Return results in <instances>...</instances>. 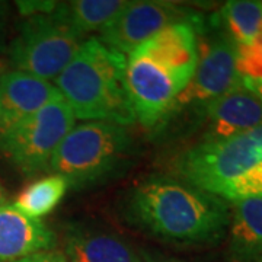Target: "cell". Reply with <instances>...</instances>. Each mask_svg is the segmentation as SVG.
I'll list each match as a JSON object with an SVG mask.
<instances>
[{
	"mask_svg": "<svg viewBox=\"0 0 262 262\" xmlns=\"http://www.w3.org/2000/svg\"><path fill=\"white\" fill-rule=\"evenodd\" d=\"M227 35L236 46H248L262 37V2L232 0L220 10Z\"/></svg>",
	"mask_w": 262,
	"mask_h": 262,
	"instance_id": "obj_18",
	"label": "cell"
},
{
	"mask_svg": "<svg viewBox=\"0 0 262 262\" xmlns=\"http://www.w3.org/2000/svg\"><path fill=\"white\" fill-rule=\"evenodd\" d=\"M83 41L51 13L25 16L9 46L10 61L19 72L56 79Z\"/></svg>",
	"mask_w": 262,
	"mask_h": 262,
	"instance_id": "obj_6",
	"label": "cell"
},
{
	"mask_svg": "<svg viewBox=\"0 0 262 262\" xmlns=\"http://www.w3.org/2000/svg\"><path fill=\"white\" fill-rule=\"evenodd\" d=\"M128 215L165 242L184 246L219 242L230 223L225 200L181 179L153 177L131 192Z\"/></svg>",
	"mask_w": 262,
	"mask_h": 262,
	"instance_id": "obj_1",
	"label": "cell"
},
{
	"mask_svg": "<svg viewBox=\"0 0 262 262\" xmlns=\"http://www.w3.org/2000/svg\"><path fill=\"white\" fill-rule=\"evenodd\" d=\"M217 196L225 200L226 203H234L251 196H262V162L241 178L230 182Z\"/></svg>",
	"mask_w": 262,
	"mask_h": 262,
	"instance_id": "obj_19",
	"label": "cell"
},
{
	"mask_svg": "<svg viewBox=\"0 0 262 262\" xmlns=\"http://www.w3.org/2000/svg\"><path fill=\"white\" fill-rule=\"evenodd\" d=\"M241 88L262 102V79L242 76L241 77Z\"/></svg>",
	"mask_w": 262,
	"mask_h": 262,
	"instance_id": "obj_22",
	"label": "cell"
},
{
	"mask_svg": "<svg viewBox=\"0 0 262 262\" xmlns=\"http://www.w3.org/2000/svg\"><path fill=\"white\" fill-rule=\"evenodd\" d=\"M133 140L125 127L103 121L75 125L51 159L53 173L70 185L84 187L108 179L130 158Z\"/></svg>",
	"mask_w": 262,
	"mask_h": 262,
	"instance_id": "obj_3",
	"label": "cell"
},
{
	"mask_svg": "<svg viewBox=\"0 0 262 262\" xmlns=\"http://www.w3.org/2000/svg\"><path fill=\"white\" fill-rule=\"evenodd\" d=\"M125 70L124 54L98 38H89L57 76L56 86L76 118L127 127L134 124L136 117Z\"/></svg>",
	"mask_w": 262,
	"mask_h": 262,
	"instance_id": "obj_2",
	"label": "cell"
},
{
	"mask_svg": "<svg viewBox=\"0 0 262 262\" xmlns=\"http://www.w3.org/2000/svg\"><path fill=\"white\" fill-rule=\"evenodd\" d=\"M204 114L206 140L227 139L262 125V102L242 88L206 103Z\"/></svg>",
	"mask_w": 262,
	"mask_h": 262,
	"instance_id": "obj_13",
	"label": "cell"
},
{
	"mask_svg": "<svg viewBox=\"0 0 262 262\" xmlns=\"http://www.w3.org/2000/svg\"><path fill=\"white\" fill-rule=\"evenodd\" d=\"M189 12L166 2H128L101 31L98 38L106 47L130 54L150 37L179 22H191Z\"/></svg>",
	"mask_w": 262,
	"mask_h": 262,
	"instance_id": "obj_8",
	"label": "cell"
},
{
	"mask_svg": "<svg viewBox=\"0 0 262 262\" xmlns=\"http://www.w3.org/2000/svg\"><path fill=\"white\" fill-rule=\"evenodd\" d=\"M13 262H67L64 253L58 251H44V252L32 253L29 256L20 258L18 261Z\"/></svg>",
	"mask_w": 262,
	"mask_h": 262,
	"instance_id": "obj_21",
	"label": "cell"
},
{
	"mask_svg": "<svg viewBox=\"0 0 262 262\" xmlns=\"http://www.w3.org/2000/svg\"><path fill=\"white\" fill-rule=\"evenodd\" d=\"M57 237L41 220L31 219L13 204L0 206V262H13L32 253L53 251Z\"/></svg>",
	"mask_w": 262,
	"mask_h": 262,
	"instance_id": "obj_12",
	"label": "cell"
},
{
	"mask_svg": "<svg viewBox=\"0 0 262 262\" xmlns=\"http://www.w3.org/2000/svg\"><path fill=\"white\" fill-rule=\"evenodd\" d=\"M8 18H9V5L6 2H0V48L3 47L5 42Z\"/></svg>",
	"mask_w": 262,
	"mask_h": 262,
	"instance_id": "obj_23",
	"label": "cell"
},
{
	"mask_svg": "<svg viewBox=\"0 0 262 262\" xmlns=\"http://www.w3.org/2000/svg\"><path fill=\"white\" fill-rule=\"evenodd\" d=\"M127 3L122 0L61 2L56 3L51 15L84 39L91 32H101Z\"/></svg>",
	"mask_w": 262,
	"mask_h": 262,
	"instance_id": "obj_16",
	"label": "cell"
},
{
	"mask_svg": "<svg viewBox=\"0 0 262 262\" xmlns=\"http://www.w3.org/2000/svg\"><path fill=\"white\" fill-rule=\"evenodd\" d=\"M144 262H182V261H177V259H153V258H149V259H144Z\"/></svg>",
	"mask_w": 262,
	"mask_h": 262,
	"instance_id": "obj_25",
	"label": "cell"
},
{
	"mask_svg": "<svg viewBox=\"0 0 262 262\" xmlns=\"http://www.w3.org/2000/svg\"><path fill=\"white\" fill-rule=\"evenodd\" d=\"M61 98L50 80L19 70L0 76V131Z\"/></svg>",
	"mask_w": 262,
	"mask_h": 262,
	"instance_id": "obj_11",
	"label": "cell"
},
{
	"mask_svg": "<svg viewBox=\"0 0 262 262\" xmlns=\"http://www.w3.org/2000/svg\"><path fill=\"white\" fill-rule=\"evenodd\" d=\"M63 253L67 262H144L120 237L79 229L67 233Z\"/></svg>",
	"mask_w": 262,
	"mask_h": 262,
	"instance_id": "obj_15",
	"label": "cell"
},
{
	"mask_svg": "<svg viewBox=\"0 0 262 262\" xmlns=\"http://www.w3.org/2000/svg\"><path fill=\"white\" fill-rule=\"evenodd\" d=\"M125 76L136 121L146 128L166 121L179 95L172 79L155 63L139 57L127 60Z\"/></svg>",
	"mask_w": 262,
	"mask_h": 262,
	"instance_id": "obj_9",
	"label": "cell"
},
{
	"mask_svg": "<svg viewBox=\"0 0 262 262\" xmlns=\"http://www.w3.org/2000/svg\"><path fill=\"white\" fill-rule=\"evenodd\" d=\"M2 72H3V63L0 61V73H2Z\"/></svg>",
	"mask_w": 262,
	"mask_h": 262,
	"instance_id": "obj_26",
	"label": "cell"
},
{
	"mask_svg": "<svg viewBox=\"0 0 262 262\" xmlns=\"http://www.w3.org/2000/svg\"><path fill=\"white\" fill-rule=\"evenodd\" d=\"M128 56L155 63L172 79L181 94L191 82L198 63L195 28L191 22L173 24L150 37Z\"/></svg>",
	"mask_w": 262,
	"mask_h": 262,
	"instance_id": "obj_10",
	"label": "cell"
},
{
	"mask_svg": "<svg viewBox=\"0 0 262 262\" xmlns=\"http://www.w3.org/2000/svg\"><path fill=\"white\" fill-rule=\"evenodd\" d=\"M237 72L262 79V37L248 46H237Z\"/></svg>",
	"mask_w": 262,
	"mask_h": 262,
	"instance_id": "obj_20",
	"label": "cell"
},
{
	"mask_svg": "<svg viewBox=\"0 0 262 262\" xmlns=\"http://www.w3.org/2000/svg\"><path fill=\"white\" fill-rule=\"evenodd\" d=\"M69 187L70 184L64 177L48 175L29 184L15 200L13 207L22 214L39 220L60 204Z\"/></svg>",
	"mask_w": 262,
	"mask_h": 262,
	"instance_id": "obj_17",
	"label": "cell"
},
{
	"mask_svg": "<svg viewBox=\"0 0 262 262\" xmlns=\"http://www.w3.org/2000/svg\"><path fill=\"white\" fill-rule=\"evenodd\" d=\"M3 204H6V191L0 182V206H3Z\"/></svg>",
	"mask_w": 262,
	"mask_h": 262,
	"instance_id": "obj_24",
	"label": "cell"
},
{
	"mask_svg": "<svg viewBox=\"0 0 262 262\" xmlns=\"http://www.w3.org/2000/svg\"><path fill=\"white\" fill-rule=\"evenodd\" d=\"M75 122V114L61 96L0 131V155L24 175L46 172Z\"/></svg>",
	"mask_w": 262,
	"mask_h": 262,
	"instance_id": "obj_5",
	"label": "cell"
},
{
	"mask_svg": "<svg viewBox=\"0 0 262 262\" xmlns=\"http://www.w3.org/2000/svg\"><path fill=\"white\" fill-rule=\"evenodd\" d=\"M237 72V46L227 34L198 44L195 73L178 95L177 105H206L223 95L241 89Z\"/></svg>",
	"mask_w": 262,
	"mask_h": 262,
	"instance_id": "obj_7",
	"label": "cell"
},
{
	"mask_svg": "<svg viewBox=\"0 0 262 262\" xmlns=\"http://www.w3.org/2000/svg\"><path fill=\"white\" fill-rule=\"evenodd\" d=\"M230 262H262V196L230 203Z\"/></svg>",
	"mask_w": 262,
	"mask_h": 262,
	"instance_id": "obj_14",
	"label": "cell"
},
{
	"mask_svg": "<svg viewBox=\"0 0 262 262\" xmlns=\"http://www.w3.org/2000/svg\"><path fill=\"white\" fill-rule=\"evenodd\" d=\"M262 162V125L227 139H210L177 159L181 181L208 194L219 192Z\"/></svg>",
	"mask_w": 262,
	"mask_h": 262,
	"instance_id": "obj_4",
	"label": "cell"
}]
</instances>
